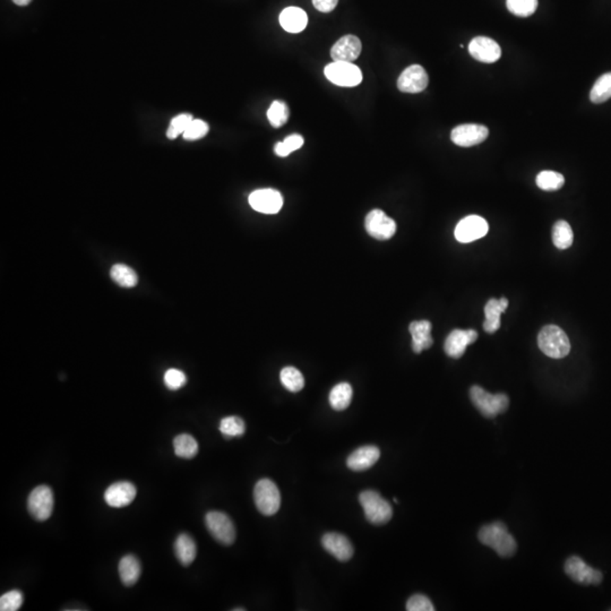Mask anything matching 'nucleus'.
<instances>
[{
  "label": "nucleus",
  "instance_id": "obj_16",
  "mask_svg": "<svg viewBox=\"0 0 611 611\" xmlns=\"http://www.w3.org/2000/svg\"><path fill=\"white\" fill-rule=\"evenodd\" d=\"M136 487L128 481H119L112 484L105 493V503L110 507L121 508L133 503L136 497Z\"/></svg>",
  "mask_w": 611,
  "mask_h": 611
},
{
  "label": "nucleus",
  "instance_id": "obj_22",
  "mask_svg": "<svg viewBox=\"0 0 611 611\" xmlns=\"http://www.w3.org/2000/svg\"><path fill=\"white\" fill-rule=\"evenodd\" d=\"M308 23L307 14L299 7H288L280 14V24L287 32L299 33Z\"/></svg>",
  "mask_w": 611,
  "mask_h": 611
},
{
  "label": "nucleus",
  "instance_id": "obj_37",
  "mask_svg": "<svg viewBox=\"0 0 611 611\" xmlns=\"http://www.w3.org/2000/svg\"><path fill=\"white\" fill-rule=\"evenodd\" d=\"M24 597L19 590H12L10 592L5 593L0 598V610L17 611L22 607Z\"/></svg>",
  "mask_w": 611,
  "mask_h": 611
},
{
  "label": "nucleus",
  "instance_id": "obj_10",
  "mask_svg": "<svg viewBox=\"0 0 611 611\" xmlns=\"http://www.w3.org/2000/svg\"><path fill=\"white\" fill-rule=\"evenodd\" d=\"M248 201L255 211L263 214H277L283 206V197L280 191L272 188L253 191Z\"/></svg>",
  "mask_w": 611,
  "mask_h": 611
},
{
  "label": "nucleus",
  "instance_id": "obj_14",
  "mask_svg": "<svg viewBox=\"0 0 611 611\" xmlns=\"http://www.w3.org/2000/svg\"><path fill=\"white\" fill-rule=\"evenodd\" d=\"M428 74L420 65L405 68L398 77V87L401 92L420 93L428 86Z\"/></svg>",
  "mask_w": 611,
  "mask_h": 611
},
{
  "label": "nucleus",
  "instance_id": "obj_21",
  "mask_svg": "<svg viewBox=\"0 0 611 611\" xmlns=\"http://www.w3.org/2000/svg\"><path fill=\"white\" fill-rule=\"evenodd\" d=\"M409 331L412 336V349L414 354H420L433 345V341L430 334L431 324L428 321H416L411 323Z\"/></svg>",
  "mask_w": 611,
  "mask_h": 611
},
{
  "label": "nucleus",
  "instance_id": "obj_43",
  "mask_svg": "<svg viewBox=\"0 0 611 611\" xmlns=\"http://www.w3.org/2000/svg\"><path fill=\"white\" fill-rule=\"evenodd\" d=\"M14 3H17V6H26L29 5L32 0H13Z\"/></svg>",
  "mask_w": 611,
  "mask_h": 611
},
{
  "label": "nucleus",
  "instance_id": "obj_12",
  "mask_svg": "<svg viewBox=\"0 0 611 611\" xmlns=\"http://www.w3.org/2000/svg\"><path fill=\"white\" fill-rule=\"evenodd\" d=\"M489 226L484 217L479 215H469L458 223L455 228V238L458 242L469 244L487 235Z\"/></svg>",
  "mask_w": 611,
  "mask_h": 611
},
{
  "label": "nucleus",
  "instance_id": "obj_13",
  "mask_svg": "<svg viewBox=\"0 0 611 611\" xmlns=\"http://www.w3.org/2000/svg\"><path fill=\"white\" fill-rule=\"evenodd\" d=\"M565 572L570 579L584 586H597L602 581V574L599 570L586 565L584 560L577 556L567 560Z\"/></svg>",
  "mask_w": 611,
  "mask_h": 611
},
{
  "label": "nucleus",
  "instance_id": "obj_30",
  "mask_svg": "<svg viewBox=\"0 0 611 611\" xmlns=\"http://www.w3.org/2000/svg\"><path fill=\"white\" fill-rule=\"evenodd\" d=\"M610 98L611 73L603 74L602 76L599 77L593 85L591 93H590V100L595 105H600V103L608 101Z\"/></svg>",
  "mask_w": 611,
  "mask_h": 611
},
{
  "label": "nucleus",
  "instance_id": "obj_18",
  "mask_svg": "<svg viewBox=\"0 0 611 611\" xmlns=\"http://www.w3.org/2000/svg\"><path fill=\"white\" fill-rule=\"evenodd\" d=\"M325 550L333 555L340 561H347L354 556V546L345 535L340 533H326L322 539Z\"/></svg>",
  "mask_w": 611,
  "mask_h": 611
},
{
  "label": "nucleus",
  "instance_id": "obj_35",
  "mask_svg": "<svg viewBox=\"0 0 611 611\" xmlns=\"http://www.w3.org/2000/svg\"><path fill=\"white\" fill-rule=\"evenodd\" d=\"M268 118L273 127H282L289 119L288 105L282 101H274L268 110Z\"/></svg>",
  "mask_w": 611,
  "mask_h": 611
},
{
  "label": "nucleus",
  "instance_id": "obj_19",
  "mask_svg": "<svg viewBox=\"0 0 611 611\" xmlns=\"http://www.w3.org/2000/svg\"><path fill=\"white\" fill-rule=\"evenodd\" d=\"M361 41L356 35H344L331 49V56L334 61L352 63L361 54Z\"/></svg>",
  "mask_w": 611,
  "mask_h": 611
},
{
  "label": "nucleus",
  "instance_id": "obj_15",
  "mask_svg": "<svg viewBox=\"0 0 611 611\" xmlns=\"http://www.w3.org/2000/svg\"><path fill=\"white\" fill-rule=\"evenodd\" d=\"M469 52L475 61L493 64L502 56V49L493 39L486 36H477L469 45Z\"/></svg>",
  "mask_w": 611,
  "mask_h": 611
},
{
  "label": "nucleus",
  "instance_id": "obj_6",
  "mask_svg": "<svg viewBox=\"0 0 611 611\" xmlns=\"http://www.w3.org/2000/svg\"><path fill=\"white\" fill-rule=\"evenodd\" d=\"M324 74L330 82L343 87H354L363 81L360 68L347 61H333L325 67Z\"/></svg>",
  "mask_w": 611,
  "mask_h": 611
},
{
  "label": "nucleus",
  "instance_id": "obj_26",
  "mask_svg": "<svg viewBox=\"0 0 611 611\" xmlns=\"http://www.w3.org/2000/svg\"><path fill=\"white\" fill-rule=\"evenodd\" d=\"M352 401V387L349 383H340L330 393V405L336 411L345 410Z\"/></svg>",
  "mask_w": 611,
  "mask_h": 611
},
{
  "label": "nucleus",
  "instance_id": "obj_11",
  "mask_svg": "<svg viewBox=\"0 0 611 611\" xmlns=\"http://www.w3.org/2000/svg\"><path fill=\"white\" fill-rule=\"evenodd\" d=\"M489 136V129L484 125L463 124L453 129L451 140L458 147H471L481 144Z\"/></svg>",
  "mask_w": 611,
  "mask_h": 611
},
{
  "label": "nucleus",
  "instance_id": "obj_8",
  "mask_svg": "<svg viewBox=\"0 0 611 611\" xmlns=\"http://www.w3.org/2000/svg\"><path fill=\"white\" fill-rule=\"evenodd\" d=\"M54 493L48 486L34 488L28 498V509L36 521L43 522L50 517L54 511Z\"/></svg>",
  "mask_w": 611,
  "mask_h": 611
},
{
  "label": "nucleus",
  "instance_id": "obj_1",
  "mask_svg": "<svg viewBox=\"0 0 611 611\" xmlns=\"http://www.w3.org/2000/svg\"><path fill=\"white\" fill-rule=\"evenodd\" d=\"M479 539L482 544L493 548L502 557H509L516 551L515 539L507 531L505 524L491 523L484 526L479 532Z\"/></svg>",
  "mask_w": 611,
  "mask_h": 611
},
{
  "label": "nucleus",
  "instance_id": "obj_23",
  "mask_svg": "<svg viewBox=\"0 0 611 611\" xmlns=\"http://www.w3.org/2000/svg\"><path fill=\"white\" fill-rule=\"evenodd\" d=\"M508 300L506 298H500V300L491 299L484 307V316L486 321L484 323V330L487 333H495L500 328V316L507 309Z\"/></svg>",
  "mask_w": 611,
  "mask_h": 611
},
{
  "label": "nucleus",
  "instance_id": "obj_28",
  "mask_svg": "<svg viewBox=\"0 0 611 611\" xmlns=\"http://www.w3.org/2000/svg\"><path fill=\"white\" fill-rule=\"evenodd\" d=\"M573 230L568 222L560 220L555 223L553 228V242L558 249L570 248L573 245Z\"/></svg>",
  "mask_w": 611,
  "mask_h": 611
},
{
  "label": "nucleus",
  "instance_id": "obj_29",
  "mask_svg": "<svg viewBox=\"0 0 611 611\" xmlns=\"http://www.w3.org/2000/svg\"><path fill=\"white\" fill-rule=\"evenodd\" d=\"M110 277L122 288L135 287L138 282V277L134 270L124 264L114 265L110 271Z\"/></svg>",
  "mask_w": 611,
  "mask_h": 611
},
{
  "label": "nucleus",
  "instance_id": "obj_42",
  "mask_svg": "<svg viewBox=\"0 0 611 611\" xmlns=\"http://www.w3.org/2000/svg\"><path fill=\"white\" fill-rule=\"evenodd\" d=\"M339 0H312L314 7L322 13H330L338 5Z\"/></svg>",
  "mask_w": 611,
  "mask_h": 611
},
{
  "label": "nucleus",
  "instance_id": "obj_36",
  "mask_svg": "<svg viewBox=\"0 0 611 611\" xmlns=\"http://www.w3.org/2000/svg\"><path fill=\"white\" fill-rule=\"evenodd\" d=\"M303 142H305V140H303V137L301 135H290L283 142L275 144L274 152H275L277 156H281V158H286V156H290L294 151L299 150L300 147H303Z\"/></svg>",
  "mask_w": 611,
  "mask_h": 611
},
{
  "label": "nucleus",
  "instance_id": "obj_2",
  "mask_svg": "<svg viewBox=\"0 0 611 611\" xmlns=\"http://www.w3.org/2000/svg\"><path fill=\"white\" fill-rule=\"evenodd\" d=\"M539 349L553 359H561L570 354V342L566 333L556 325L542 328L538 335Z\"/></svg>",
  "mask_w": 611,
  "mask_h": 611
},
{
  "label": "nucleus",
  "instance_id": "obj_24",
  "mask_svg": "<svg viewBox=\"0 0 611 611\" xmlns=\"http://www.w3.org/2000/svg\"><path fill=\"white\" fill-rule=\"evenodd\" d=\"M175 557L184 566H188L194 561L197 555V547L194 539L187 533L179 535L175 544Z\"/></svg>",
  "mask_w": 611,
  "mask_h": 611
},
{
  "label": "nucleus",
  "instance_id": "obj_20",
  "mask_svg": "<svg viewBox=\"0 0 611 611\" xmlns=\"http://www.w3.org/2000/svg\"><path fill=\"white\" fill-rule=\"evenodd\" d=\"M380 458V451L376 446H363L347 458V468L352 471H365L375 465Z\"/></svg>",
  "mask_w": 611,
  "mask_h": 611
},
{
  "label": "nucleus",
  "instance_id": "obj_5",
  "mask_svg": "<svg viewBox=\"0 0 611 611\" xmlns=\"http://www.w3.org/2000/svg\"><path fill=\"white\" fill-rule=\"evenodd\" d=\"M254 500L255 505L263 515H274L280 509V491L273 481L270 479H261L255 486Z\"/></svg>",
  "mask_w": 611,
  "mask_h": 611
},
{
  "label": "nucleus",
  "instance_id": "obj_40",
  "mask_svg": "<svg viewBox=\"0 0 611 611\" xmlns=\"http://www.w3.org/2000/svg\"><path fill=\"white\" fill-rule=\"evenodd\" d=\"M186 383H187V377H186L185 374L182 373V370L169 369L167 370L166 374H164V384L171 391H177V389H182Z\"/></svg>",
  "mask_w": 611,
  "mask_h": 611
},
{
  "label": "nucleus",
  "instance_id": "obj_34",
  "mask_svg": "<svg viewBox=\"0 0 611 611\" xmlns=\"http://www.w3.org/2000/svg\"><path fill=\"white\" fill-rule=\"evenodd\" d=\"M507 8L516 17H531L538 8V0H506Z\"/></svg>",
  "mask_w": 611,
  "mask_h": 611
},
{
  "label": "nucleus",
  "instance_id": "obj_7",
  "mask_svg": "<svg viewBox=\"0 0 611 611\" xmlns=\"http://www.w3.org/2000/svg\"><path fill=\"white\" fill-rule=\"evenodd\" d=\"M205 523L211 535L220 544L230 546L236 540V528L226 513L208 512L205 516Z\"/></svg>",
  "mask_w": 611,
  "mask_h": 611
},
{
  "label": "nucleus",
  "instance_id": "obj_27",
  "mask_svg": "<svg viewBox=\"0 0 611 611\" xmlns=\"http://www.w3.org/2000/svg\"><path fill=\"white\" fill-rule=\"evenodd\" d=\"M175 454L178 458H195L198 453L197 440L189 433H182L173 440Z\"/></svg>",
  "mask_w": 611,
  "mask_h": 611
},
{
  "label": "nucleus",
  "instance_id": "obj_38",
  "mask_svg": "<svg viewBox=\"0 0 611 611\" xmlns=\"http://www.w3.org/2000/svg\"><path fill=\"white\" fill-rule=\"evenodd\" d=\"M191 120H193V117H191V115H188V114L177 116L170 122L169 128H168V131H167V136L169 137L170 140H175L179 135L184 134L188 126L191 124Z\"/></svg>",
  "mask_w": 611,
  "mask_h": 611
},
{
  "label": "nucleus",
  "instance_id": "obj_33",
  "mask_svg": "<svg viewBox=\"0 0 611 611\" xmlns=\"http://www.w3.org/2000/svg\"><path fill=\"white\" fill-rule=\"evenodd\" d=\"M220 431L226 437L242 436L246 431V425L242 418L236 416L223 418L220 422Z\"/></svg>",
  "mask_w": 611,
  "mask_h": 611
},
{
  "label": "nucleus",
  "instance_id": "obj_39",
  "mask_svg": "<svg viewBox=\"0 0 611 611\" xmlns=\"http://www.w3.org/2000/svg\"><path fill=\"white\" fill-rule=\"evenodd\" d=\"M207 133H208V125L205 121L193 119L182 136L187 140H196L205 136Z\"/></svg>",
  "mask_w": 611,
  "mask_h": 611
},
{
  "label": "nucleus",
  "instance_id": "obj_32",
  "mask_svg": "<svg viewBox=\"0 0 611 611\" xmlns=\"http://www.w3.org/2000/svg\"><path fill=\"white\" fill-rule=\"evenodd\" d=\"M535 182H537V186L542 191H555L563 187L565 184V178L561 173L546 170L537 175Z\"/></svg>",
  "mask_w": 611,
  "mask_h": 611
},
{
  "label": "nucleus",
  "instance_id": "obj_25",
  "mask_svg": "<svg viewBox=\"0 0 611 611\" xmlns=\"http://www.w3.org/2000/svg\"><path fill=\"white\" fill-rule=\"evenodd\" d=\"M118 570L121 582L126 586H134L142 573L140 560L134 555H127L121 558Z\"/></svg>",
  "mask_w": 611,
  "mask_h": 611
},
{
  "label": "nucleus",
  "instance_id": "obj_31",
  "mask_svg": "<svg viewBox=\"0 0 611 611\" xmlns=\"http://www.w3.org/2000/svg\"><path fill=\"white\" fill-rule=\"evenodd\" d=\"M281 383L282 385L288 389V391L296 392L301 391L305 386V378L303 374L294 367H286L281 370L280 374Z\"/></svg>",
  "mask_w": 611,
  "mask_h": 611
},
{
  "label": "nucleus",
  "instance_id": "obj_3",
  "mask_svg": "<svg viewBox=\"0 0 611 611\" xmlns=\"http://www.w3.org/2000/svg\"><path fill=\"white\" fill-rule=\"evenodd\" d=\"M359 500L366 519L370 523L376 526H383L392 519L393 508L391 504L384 500L377 491H363L360 493Z\"/></svg>",
  "mask_w": 611,
  "mask_h": 611
},
{
  "label": "nucleus",
  "instance_id": "obj_41",
  "mask_svg": "<svg viewBox=\"0 0 611 611\" xmlns=\"http://www.w3.org/2000/svg\"><path fill=\"white\" fill-rule=\"evenodd\" d=\"M407 611H433L435 607L426 595L414 594L407 602Z\"/></svg>",
  "mask_w": 611,
  "mask_h": 611
},
{
  "label": "nucleus",
  "instance_id": "obj_4",
  "mask_svg": "<svg viewBox=\"0 0 611 611\" xmlns=\"http://www.w3.org/2000/svg\"><path fill=\"white\" fill-rule=\"evenodd\" d=\"M470 398L478 410L484 417L493 418L497 414H503L508 407L509 400L505 394H491L480 386H472Z\"/></svg>",
  "mask_w": 611,
  "mask_h": 611
},
{
  "label": "nucleus",
  "instance_id": "obj_17",
  "mask_svg": "<svg viewBox=\"0 0 611 611\" xmlns=\"http://www.w3.org/2000/svg\"><path fill=\"white\" fill-rule=\"evenodd\" d=\"M478 333L475 330H454L446 338L444 349L447 356L458 359L464 354L467 347L475 343Z\"/></svg>",
  "mask_w": 611,
  "mask_h": 611
},
{
  "label": "nucleus",
  "instance_id": "obj_9",
  "mask_svg": "<svg viewBox=\"0 0 611 611\" xmlns=\"http://www.w3.org/2000/svg\"><path fill=\"white\" fill-rule=\"evenodd\" d=\"M365 228L370 237L384 242L389 240L396 233V223L387 217L382 210L370 211L365 220Z\"/></svg>",
  "mask_w": 611,
  "mask_h": 611
}]
</instances>
